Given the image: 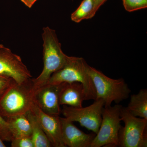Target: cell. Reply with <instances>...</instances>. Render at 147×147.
<instances>
[{
  "label": "cell",
  "instance_id": "obj_1",
  "mask_svg": "<svg viewBox=\"0 0 147 147\" xmlns=\"http://www.w3.org/2000/svg\"><path fill=\"white\" fill-rule=\"evenodd\" d=\"M42 37L43 67L39 76L32 79L35 90L47 84L51 75L63 66L68 57L62 50L55 30L44 27Z\"/></svg>",
  "mask_w": 147,
  "mask_h": 147
},
{
  "label": "cell",
  "instance_id": "obj_2",
  "mask_svg": "<svg viewBox=\"0 0 147 147\" xmlns=\"http://www.w3.org/2000/svg\"><path fill=\"white\" fill-rule=\"evenodd\" d=\"M35 91L32 79L14 83L0 97V115L5 119L26 114L31 109Z\"/></svg>",
  "mask_w": 147,
  "mask_h": 147
},
{
  "label": "cell",
  "instance_id": "obj_3",
  "mask_svg": "<svg viewBox=\"0 0 147 147\" xmlns=\"http://www.w3.org/2000/svg\"><path fill=\"white\" fill-rule=\"evenodd\" d=\"M89 65L83 58L68 56L63 66L51 75L47 84L81 83L85 89L86 100H95L96 93L89 74Z\"/></svg>",
  "mask_w": 147,
  "mask_h": 147
},
{
  "label": "cell",
  "instance_id": "obj_4",
  "mask_svg": "<svg viewBox=\"0 0 147 147\" xmlns=\"http://www.w3.org/2000/svg\"><path fill=\"white\" fill-rule=\"evenodd\" d=\"M88 71L95 89L96 99L103 100L105 107L111 106L113 102L119 104L129 96L131 90L122 78L111 79L90 65Z\"/></svg>",
  "mask_w": 147,
  "mask_h": 147
},
{
  "label": "cell",
  "instance_id": "obj_5",
  "mask_svg": "<svg viewBox=\"0 0 147 147\" xmlns=\"http://www.w3.org/2000/svg\"><path fill=\"white\" fill-rule=\"evenodd\" d=\"M122 105L104 106L99 130L90 147H119V134L121 127V112Z\"/></svg>",
  "mask_w": 147,
  "mask_h": 147
},
{
  "label": "cell",
  "instance_id": "obj_6",
  "mask_svg": "<svg viewBox=\"0 0 147 147\" xmlns=\"http://www.w3.org/2000/svg\"><path fill=\"white\" fill-rule=\"evenodd\" d=\"M121 127L119 134V147H147V120L132 115L125 107H122Z\"/></svg>",
  "mask_w": 147,
  "mask_h": 147
},
{
  "label": "cell",
  "instance_id": "obj_7",
  "mask_svg": "<svg viewBox=\"0 0 147 147\" xmlns=\"http://www.w3.org/2000/svg\"><path fill=\"white\" fill-rule=\"evenodd\" d=\"M104 102L101 99H96L88 107H72L64 105L61 111L64 117L91 130L96 134L99 130L101 121Z\"/></svg>",
  "mask_w": 147,
  "mask_h": 147
},
{
  "label": "cell",
  "instance_id": "obj_8",
  "mask_svg": "<svg viewBox=\"0 0 147 147\" xmlns=\"http://www.w3.org/2000/svg\"><path fill=\"white\" fill-rule=\"evenodd\" d=\"M0 75L21 84L31 79L30 72L20 56L0 44Z\"/></svg>",
  "mask_w": 147,
  "mask_h": 147
},
{
  "label": "cell",
  "instance_id": "obj_9",
  "mask_svg": "<svg viewBox=\"0 0 147 147\" xmlns=\"http://www.w3.org/2000/svg\"><path fill=\"white\" fill-rule=\"evenodd\" d=\"M62 84H46L36 89L34 102L44 113L59 115L61 110L59 103V94Z\"/></svg>",
  "mask_w": 147,
  "mask_h": 147
},
{
  "label": "cell",
  "instance_id": "obj_10",
  "mask_svg": "<svg viewBox=\"0 0 147 147\" xmlns=\"http://www.w3.org/2000/svg\"><path fill=\"white\" fill-rule=\"evenodd\" d=\"M53 147H65L63 142L59 115L44 113L34 102L31 109Z\"/></svg>",
  "mask_w": 147,
  "mask_h": 147
},
{
  "label": "cell",
  "instance_id": "obj_11",
  "mask_svg": "<svg viewBox=\"0 0 147 147\" xmlns=\"http://www.w3.org/2000/svg\"><path fill=\"white\" fill-rule=\"evenodd\" d=\"M61 137L65 147H90L94 134H87L76 127L73 122L60 117Z\"/></svg>",
  "mask_w": 147,
  "mask_h": 147
},
{
  "label": "cell",
  "instance_id": "obj_12",
  "mask_svg": "<svg viewBox=\"0 0 147 147\" xmlns=\"http://www.w3.org/2000/svg\"><path fill=\"white\" fill-rule=\"evenodd\" d=\"M85 100L86 92L82 84L78 82L62 84L59 94L60 105L82 107Z\"/></svg>",
  "mask_w": 147,
  "mask_h": 147
},
{
  "label": "cell",
  "instance_id": "obj_13",
  "mask_svg": "<svg viewBox=\"0 0 147 147\" xmlns=\"http://www.w3.org/2000/svg\"><path fill=\"white\" fill-rule=\"evenodd\" d=\"M12 138L31 137L30 123L25 114L5 119Z\"/></svg>",
  "mask_w": 147,
  "mask_h": 147
},
{
  "label": "cell",
  "instance_id": "obj_14",
  "mask_svg": "<svg viewBox=\"0 0 147 147\" xmlns=\"http://www.w3.org/2000/svg\"><path fill=\"white\" fill-rule=\"evenodd\" d=\"M126 108L132 115L147 120V90H140L137 94L130 96V101Z\"/></svg>",
  "mask_w": 147,
  "mask_h": 147
},
{
  "label": "cell",
  "instance_id": "obj_15",
  "mask_svg": "<svg viewBox=\"0 0 147 147\" xmlns=\"http://www.w3.org/2000/svg\"><path fill=\"white\" fill-rule=\"evenodd\" d=\"M25 115L28 119L31 125V138L34 147H53L34 113L31 110H30Z\"/></svg>",
  "mask_w": 147,
  "mask_h": 147
},
{
  "label": "cell",
  "instance_id": "obj_16",
  "mask_svg": "<svg viewBox=\"0 0 147 147\" xmlns=\"http://www.w3.org/2000/svg\"><path fill=\"white\" fill-rule=\"evenodd\" d=\"M95 1V0H83L79 7L71 13V21L79 23L83 20L93 18Z\"/></svg>",
  "mask_w": 147,
  "mask_h": 147
},
{
  "label": "cell",
  "instance_id": "obj_17",
  "mask_svg": "<svg viewBox=\"0 0 147 147\" xmlns=\"http://www.w3.org/2000/svg\"><path fill=\"white\" fill-rule=\"evenodd\" d=\"M125 9L128 12L144 9L147 7V0H122Z\"/></svg>",
  "mask_w": 147,
  "mask_h": 147
},
{
  "label": "cell",
  "instance_id": "obj_18",
  "mask_svg": "<svg viewBox=\"0 0 147 147\" xmlns=\"http://www.w3.org/2000/svg\"><path fill=\"white\" fill-rule=\"evenodd\" d=\"M11 142L12 147H34L31 137L12 138Z\"/></svg>",
  "mask_w": 147,
  "mask_h": 147
},
{
  "label": "cell",
  "instance_id": "obj_19",
  "mask_svg": "<svg viewBox=\"0 0 147 147\" xmlns=\"http://www.w3.org/2000/svg\"><path fill=\"white\" fill-rule=\"evenodd\" d=\"M0 137L3 141L11 142L12 136L5 119L0 115Z\"/></svg>",
  "mask_w": 147,
  "mask_h": 147
},
{
  "label": "cell",
  "instance_id": "obj_20",
  "mask_svg": "<svg viewBox=\"0 0 147 147\" xmlns=\"http://www.w3.org/2000/svg\"><path fill=\"white\" fill-rule=\"evenodd\" d=\"M15 83L16 82L12 79L0 75V97Z\"/></svg>",
  "mask_w": 147,
  "mask_h": 147
},
{
  "label": "cell",
  "instance_id": "obj_21",
  "mask_svg": "<svg viewBox=\"0 0 147 147\" xmlns=\"http://www.w3.org/2000/svg\"><path fill=\"white\" fill-rule=\"evenodd\" d=\"M107 1V0H95L94 10V16L100 7Z\"/></svg>",
  "mask_w": 147,
  "mask_h": 147
},
{
  "label": "cell",
  "instance_id": "obj_22",
  "mask_svg": "<svg viewBox=\"0 0 147 147\" xmlns=\"http://www.w3.org/2000/svg\"><path fill=\"white\" fill-rule=\"evenodd\" d=\"M21 1L28 7L31 8L38 0H21Z\"/></svg>",
  "mask_w": 147,
  "mask_h": 147
},
{
  "label": "cell",
  "instance_id": "obj_23",
  "mask_svg": "<svg viewBox=\"0 0 147 147\" xmlns=\"http://www.w3.org/2000/svg\"><path fill=\"white\" fill-rule=\"evenodd\" d=\"M5 145L4 144L3 141L0 137V147H5Z\"/></svg>",
  "mask_w": 147,
  "mask_h": 147
}]
</instances>
